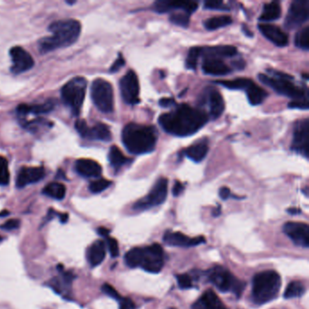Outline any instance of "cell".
I'll list each match as a JSON object with an SVG mask.
<instances>
[{
	"mask_svg": "<svg viewBox=\"0 0 309 309\" xmlns=\"http://www.w3.org/2000/svg\"><path fill=\"white\" fill-rule=\"evenodd\" d=\"M242 28H243V32L245 33V35H247L248 36H253V34L249 30V28H247L246 25H243V26H242Z\"/></svg>",
	"mask_w": 309,
	"mask_h": 309,
	"instance_id": "cell-56",
	"label": "cell"
},
{
	"mask_svg": "<svg viewBox=\"0 0 309 309\" xmlns=\"http://www.w3.org/2000/svg\"><path fill=\"white\" fill-rule=\"evenodd\" d=\"M91 97L95 106L102 113L114 111V90L111 83L103 78L95 79L91 86Z\"/></svg>",
	"mask_w": 309,
	"mask_h": 309,
	"instance_id": "cell-9",
	"label": "cell"
},
{
	"mask_svg": "<svg viewBox=\"0 0 309 309\" xmlns=\"http://www.w3.org/2000/svg\"><path fill=\"white\" fill-rule=\"evenodd\" d=\"M169 309H175V308H171V307H170V308H169Z\"/></svg>",
	"mask_w": 309,
	"mask_h": 309,
	"instance_id": "cell-60",
	"label": "cell"
},
{
	"mask_svg": "<svg viewBox=\"0 0 309 309\" xmlns=\"http://www.w3.org/2000/svg\"><path fill=\"white\" fill-rule=\"evenodd\" d=\"M106 242H107L108 250L110 251L112 257L116 258L119 256V245L118 241L115 238L107 237L106 238Z\"/></svg>",
	"mask_w": 309,
	"mask_h": 309,
	"instance_id": "cell-44",
	"label": "cell"
},
{
	"mask_svg": "<svg viewBox=\"0 0 309 309\" xmlns=\"http://www.w3.org/2000/svg\"><path fill=\"white\" fill-rule=\"evenodd\" d=\"M202 48H190L188 56H187L186 62H185V67L187 69L190 70H195L197 68V63H198V59L200 56H202Z\"/></svg>",
	"mask_w": 309,
	"mask_h": 309,
	"instance_id": "cell-38",
	"label": "cell"
},
{
	"mask_svg": "<svg viewBox=\"0 0 309 309\" xmlns=\"http://www.w3.org/2000/svg\"><path fill=\"white\" fill-rule=\"evenodd\" d=\"M159 104L163 108H171L176 105V103L173 98H162L159 101Z\"/></svg>",
	"mask_w": 309,
	"mask_h": 309,
	"instance_id": "cell-50",
	"label": "cell"
},
{
	"mask_svg": "<svg viewBox=\"0 0 309 309\" xmlns=\"http://www.w3.org/2000/svg\"><path fill=\"white\" fill-rule=\"evenodd\" d=\"M10 56L12 60L11 71L18 75L31 69L34 67V59L31 55L20 47H15L10 50Z\"/></svg>",
	"mask_w": 309,
	"mask_h": 309,
	"instance_id": "cell-15",
	"label": "cell"
},
{
	"mask_svg": "<svg viewBox=\"0 0 309 309\" xmlns=\"http://www.w3.org/2000/svg\"><path fill=\"white\" fill-rule=\"evenodd\" d=\"M252 83H253V81L249 78H237V79L216 82V83L228 88V89H230V90H245V91Z\"/></svg>",
	"mask_w": 309,
	"mask_h": 309,
	"instance_id": "cell-34",
	"label": "cell"
},
{
	"mask_svg": "<svg viewBox=\"0 0 309 309\" xmlns=\"http://www.w3.org/2000/svg\"><path fill=\"white\" fill-rule=\"evenodd\" d=\"M309 28L305 27L301 30L297 32L295 37V45L296 47L303 50L307 51L309 49Z\"/></svg>",
	"mask_w": 309,
	"mask_h": 309,
	"instance_id": "cell-37",
	"label": "cell"
},
{
	"mask_svg": "<svg viewBox=\"0 0 309 309\" xmlns=\"http://www.w3.org/2000/svg\"><path fill=\"white\" fill-rule=\"evenodd\" d=\"M280 16H281V7L278 2L273 1L264 5L263 11L259 16V21L271 22L278 19Z\"/></svg>",
	"mask_w": 309,
	"mask_h": 309,
	"instance_id": "cell-29",
	"label": "cell"
},
{
	"mask_svg": "<svg viewBox=\"0 0 309 309\" xmlns=\"http://www.w3.org/2000/svg\"><path fill=\"white\" fill-rule=\"evenodd\" d=\"M45 175L46 171L43 167H22L16 178V187L24 188L28 184L38 183Z\"/></svg>",
	"mask_w": 309,
	"mask_h": 309,
	"instance_id": "cell-19",
	"label": "cell"
},
{
	"mask_svg": "<svg viewBox=\"0 0 309 309\" xmlns=\"http://www.w3.org/2000/svg\"><path fill=\"white\" fill-rule=\"evenodd\" d=\"M205 9H211V10H220V11H229L230 8L224 4L222 1H206L204 3Z\"/></svg>",
	"mask_w": 309,
	"mask_h": 309,
	"instance_id": "cell-42",
	"label": "cell"
},
{
	"mask_svg": "<svg viewBox=\"0 0 309 309\" xmlns=\"http://www.w3.org/2000/svg\"><path fill=\"white\" fill-rule=\"evenodd\" d=\"M43 193L50 198L63 200L67 193V189L62 183H51L45 187Z\"/></svg>",
	"mask_w": 309,
	"mask_h": 309,
	"instance_id": "cell-33",
	"label": "cell"
},
{
	"mask_svg": "<svg viewBox=\"0 0 309 309\" xmlns=\"http://www.w3.org/2000/svg\"><path fill=\"white\" fill-rule=\"evenodd\" d=\"M283 230L288 237L298 246L309 247V227L302 222H286L283 226Z\"/></svg>",
	"mask_w": 309,
	"mask_h": 309,
	"instance_id": "cell-14",
	"label": "cell"
},
{
	"mask_svg": "<svg viewBox=\"0 0 309 309\" xmlns=\"http://www.w3.org/2000/svg\"><path fill=\"white\" fill-rule=\"evenodd\" d=\"M163 241L169 246L189 248V247L197 246L202 243H205L206 240L202 236L196 238H190L182 232L167 231L166 233L163 235Z\"/></svg>",
	"mask_w": 309,
	"mask_h": 309,
	"instance_id": "cell-18",
	"label": "cell"
},
{
	"mask_svg": "<svg viewBox=\"0 0 309 309\" xmlns=\"http://www.w3.org/2000/svg\"><path fill=\"white\" fill-rule=\"evenodd\" d=\"M208 278L222 292H231L239 297L245 290V282L239 280L229 270L220 266H216L208 272Z\"/></svg>",
	"mask_w": 309,
	"mask_h": 309,
	"instance_id": "cell-6",
	"label": "cell"
},
{
	"mask_svg": "<svg viewBox=\"0 0 309 309\" xmlns=\"http://www.w3.org/2000/svg\"><path fill=\"white\" fill-rule=\"evenodd\" d=\"M238 50L233 46H218L212 48H202V56H212L217 58L232 57L237 55Z\"/></svg>",
	"mask_w": 309,
	"mask_h": 309,
	"instance_id": "cell-27",
	"label": "cell"
},
{
	"mask_svg": "<svg viewBox=\"0 0 309 309\" xmlns=\"http://www.w3.org/2000/svg\"><path fill=\"white\" fill-rule=\"evenodd\" d=\"M191 309H227V307L218 295L213 290H209L191 305Z\"/></svg>",
	"mask_w": 309,
	"mask_h": 309,
	"instance_id": "cell-22",
	"label": "cell"
},
{
	"mask_svg": "<svg viewBox=\"0 0 309 309\" xmlns=\"http://www.w3.org/2000/svg\"><path fill=\"white\" fill-rule=\"evenodd\" d=\"M202 68L205 74L210 76H226L231 72V69L222 59L212 56H205Z\"/></svg>",
	"mask_w": 309,
	"mask_h": 309,
	"instance_id": "cell-21",
	"label": "cell"
},
{
	"mask_svg": "<svg viewBox=\"0 0 309 309\" xmlns=\"http://www.w3.org/2000/svg\"><path fill=\"white\" fill-rule=\"evenodd\" d=\"M198 8V3L194 1H167V0H159L153 4V9L156 12H170L171 10H182L183 12L188 14L195 12Z\"/></svg>",
	"mask_w": 309,
	"mask_h": 309,
	"instance_id": "cell-17",
	"label": "cell"
},
{
	"mask_svg": "<svg viewBox=\"0 0 309 309\" xmlns=\"http://www.w3.org/2000/svg\"><path fill=\"white\" fill-rule=\"evenodd\" d=\"M120 92L123 101L130 105L140 103V83L138 76L129 70L120 80Z\"/></svg>",
	"mask_w": 309,
	"mask_h": 309,
	"instance_id": "cell-11",
	"label": "cell"
},
{
	"mask_svg": "<svg viewBox=\"0 0 309 309\" xmlns=\"http://www.w3.org/2000/svg\"><path fill=\"white\" fill-rule=\"evenodd\" d=\"M87 82L83 77H75L63 85L61 96L63 103L71 109L74 115H79L85 97Z\"/></svg>",
	"mask_w": 309,
	"mask_h": 309,
	"instance_id": "cell-7",
	"label": "cell"
},
{
	"mask_svg": "<svg viewBox=\"0 0 309 309\" xmlns=\"http://www.w3.org/2000/svg\"><path fill=\"white\" fill-rule=\"evenodd\" d=\"M48 29L52 33L51 36L42 38L38 43L41 53L54 51L75 44L79 38L81 24L75 19L59 20L52 23Z\"/></svg>",
	"mask_w": 309,
	"mask_h": 309,
	"instance_id": "cell-2",
	"label": "cell"
},
{
	"mask_svg": "<svg viewBox=\"0 0 309 309\" xmlns=\"http://www.w3.org/2000/svg\"><path fill=\"white\" fill-rule=\"evenodd\" d=\"M108 160L112 167L115 170H119L121 167L131 162V159L127 158L117 146H112L108 153Z\"/></svg>",
	"mask_w": 309,
	"mask_h": 309,
	"instance_id": "cell-31",
	"label": "cell"
},
{
	"mask_svg": "<svg viewBox=\"0 0 309 309\" xmlns=\"http://www.w3.org/2000/svg\"><path fill=\"white\" fill-rule=\"evenodd\" d=\"M232 23V18L229 16H219L210 17L204 21V27L207 30H216L218 28H225Z\"/></svg>",
	"mask_w": 309,
	"mask_h": 309,
	"instance_id": "cell-35",
	"label": "cell"
},
{
	"mask_svg": "<svg viewBox=\"0 0 309 309\" xmlns=\"http://www.w3.org/2000/svg\"><path fill=\"white\" fill-rule=\"evenodd\" d=\"M102 291L105 295H107L109 297H113L115 299H117V300H120L122 298V297H120L119 293L117 292V290H115L113 285L107 284V283L103 284V286H102Z\"/></svg>",
	"mask_w": 309,
	"mask_h": 309,
	"instance_id": "cell-45",
	"label": "cell"
},
{
	"mask_svg": "<svg viewBox=\"0 0 309 309\" xmlns=\"http://www.w3.org/2000/svg\"><path fill=\"white\" fill-rule=\"evenodd\" d=\"M120 309H135V305L130 298L122 297L120 299Z\"/></svg>",
	"mask_w": 309,
	"mask_h": 309,
	"instance_id": "cell-49",
	"label": "cell"
},
{
	"mask_svg": "<svg viewBox=\"0 0 309 309\" xmlns=\"http://www.w3.org/2000/svg\"><path fill=\"white\" fill-rule=\"evenodd\" d=\"M168 195V180L159 179L146 197L141 198L134 205L135 210H143L152 207L159 206L166 201Z\"/></svg>",
	"mask_w": 309,
	"mask_h": 309,
	"instance_id": "cell-10",
	"label": "cell"
},
{
	"mask_svg": "<svg viewBox=\"0 0 309 309\" xmlns=\"http://www.w3.org/2000/svg\"><path fill=\"white\" fill-rule=\"evenodd\" d=\"M55 107V103L49 100L43 103H36V104H20L17 107V114L22 119L27 117V115H44L51 112Z\"/></svg>",
	"mask_w": 309,
	"mask_h": 309,
	"instance_id": "cell-24",
	"label": "cell"
},
{
	"mask_svg": "<svg viewBox=\"0 0 309 309\" xmlns=\"http://www.w3.org/2000/svg\"><path fill=\"white\" fill-rule=\"evenodd\" d=\"M1 240H2V238H1V237H0V241H1Z\"/></svg>",
	"mask_w": 309,
	"mask_h": 309,
	"instance_id": "cell-59",
	"label": "cell"
},
{
	"mask_svg": "<svg viewBox=\"0 0 309 309\" xmlns=\"http://www.w3.org/2000/svg\"><path fill=\"white\" fill-rule=\"evenodd\" d=\"M289 107L292 108V109L307 110L308 109V100H294L289 103Z\"/></svg>",
	"mask_w": 309,
	"mask_h": 309,
	"instance_id": "cell-46",
	"label": "cell"
},
{
	"mask_svg": "<svg viewBox=\"0 0 309 309\" xmlns=\"http://www.w3.org/2000/svg\"><path fill=\"white\" fill-rule=\"evenodd\" d=\"M305 292V286L300 281H292L285 289L284 297L290 299L302 297Z\"/></svg>",
	"mask_w": 309,
	"mask_h": 309,
	"instance_id": "cell-36",
	"label": "cell"
},
{
	"mask_svg": "<svg viewBox=\"0 0 309 309\" xmlns=\"http://www.w3.org/2000/svg\"><path fill=\"white\" fill-rule=\"evenodd\" d=\"M124 64H125V60L123 58V55H122V54H119L118 58L115 60V63L112 64L111 68H110V72H111V73H115V72L119 71L120 69L123 68Z\"/></svg>",
	"mask_w": 309,
	"mask_h": 309,
	"instance_id": "cell-48",
	"label": "cell"
},
{
	"mask_svg": "<svg viewBox=\"0 0 309 309\" xmlns=\"http://www.w3.org/2000/svg\"><path fill=\"white\" fill-rule=\"evenodd\" d=\"M220 213H222V209H220V206L218 205V208H217V209H215L214 211H213V213H212V214H213V216H214V217H218V216H219V215H220Z\"/></svg>",
	"mask_w": 309,
	"mask_h": 309,
	"instance_id": "cell-57",
	"label": "cell"
},
{
	"mask_svg": "<svg viewBox=\"0 0 309 309\" xmlns=\"http://www.w3.org/2000/svg\"><path fill=\"white\" fill-rule=\"evenodd\" d=\"M208 151H209L208 140L203 139L188 147L183 153L195 163H201L206 157Z\"/></svg>",
	"mask_w": 309,
	"mask_h": 309,
	"instance_id": "cell-25",
	"label": "cell"
},
{
	"mask_svg": "<svg viewBox=\"0 0 309 309\" xmlns=\"http://www.w3.org/2000/svg\"><path fill=\"white\" fill-rule=\"evenodd\" d=\"M86 139L98 140L102 142H110L112 134L109 127L104 123H98L88 128Z\"/></svg>",
	"mask_w": 309,
	"mask_h": 309,
	"instance_id": "cell-28",
	"label": "cell"
},
{
	"mask_svg": "<svg viewBox=\"0 0 309 309\" xmlns=\"http://www.w3.org/2000/svg\"><path fill=\"white\" fill-rule=\"evenodd\" d=\"M259 31L274 45L283 48L289 45V36L282 29L272 24L261 23L258 26Z\"/></svg>",
	"mask_w": 309,
	"mask_h": 309,
	"instance_id": "cell-20",
	"label": "cell"
},
{
	"mask_svg": "<svg viewBox=\"0 0 309 309\" xmlns=\"http://www.w3.org/2000/svg\"><path fill=\"white\" fill-rule=\"evenodd\" d=\"M178 285L182 290H188L192 288V278H190L188 274H181L177 277Z\"/></svg>",
	"mask_w": 309,
	"mask_h": 309,
	"instance_id": "cell-43",
	"label": "cell"
},
{
	"mask_svg": "<svg viewBox=\"0 0 309 309\" xmlns=\"http://www.w3.org/2000/svg\"><path fill=\"white\" fill-rule=\"evenodd\" d=\"M309 2L307 0H295L290 6L285 16L284 26L286 29L293 30L299 28L308 20Z\"/></svg>",
	"mask_w": 309,
	"mask_h": 309,
	"instance_id": "cell-12",
	"label": "cell"
},
{
	"mask_svg": "<svg viewBox=\"0 0 309 309\" xmlns=\"http://www.w3.org/2000/svg\"><path fill=\"white\" fill-rule=\"evenodd\" d=\"M98 233L101 235V236H103V237H105V238H107L109 237V234H110V230L106 229V228H103V227H101L98 229Z\"/></svg>",
	"mask_w": 309,
	"mask_h": 309,
	"instance_id": "cell-54",
	"label": "cell"
},
{
	"mask_svg": "<svg viewBox=\"0 0 309 309\" xmlns=\"http://www.w3.org/2000/svg\"><path fill=\"white\" fill-rule=\"evenodd\" d=\"M247 97L251 105H258L263 103V101L268 97V93L257 85L256 83H252L246 89Z\"/></svg>",
	"mask_w": 309,
	"mask_h": 309,
	"instance_id": "cell-30",
	"label": "cell"
},
{
	"mask_svg": "<svg viewBox=\"0 0 309 309\" xmlns=\"http://www.w3.org/2000/svg\"><path fill=\"white\" fill-rule=\"evenodd\" d=\"M288 211L290 212V214L292 215L298 214V213H300V212H301V210H299V209H296V208H291V209H289Z\"/></svg>",
	"mask_w": 309,
	"mask_h": 309,
	"instance_id": "cell-55",
	"label": "cell"
},
{
	"mask_svg": "<svg viewBox=\"0 0 309 309\" xmlns=\"http://www.w3.org/2000/svg\"><path fill=\"white\" fill-rule=\"evenodd\" d=\"M76 170L78 174L85 178H95L102 173V167L91 159H79L76 161Z\"/></svg>",
	"mask_w": 309,
	"mask_h": 309,
	"instance_id": "cell-23",
	"label": "cell"
},
{
	"mask_svg": "<svg viewBox=\"0 0 309 309\" xmlns=\"http://www.w3.org/2000/svg\"><path fill=\"white\" fill-rule=\"evenodd\" d=\"M111 185V181H108L105 179H98V180H95V181L90 183L89 190L93 193H100L103 190H106Z\"/></svg>",
	"mask_w": 309,
	"mask_h": 309,
	"instance_id": "cell-40",
	"label": "cell"
},
{
	"mask_svg": "<svg viewBox=\"0 0 309 309\" xmlns=\"http://www.w3.org/2000/svg\"><path fill=\"white\" fill-rule=\"evenodd\" d=\"M124 261L130 268H142L150 273H159L164 266V253L159 244L145 248H135L124 256Z\"/></svg>",
	"mask_w": 309,
	"mask_h": 309,
	"instance_id": "cell-4",
	"label": "cell"
},
{
	"mask_svg": "<svg viewBox=\"0 0 309 309\" xmlns=\"http://www.w3.org/2000/svg\"><path fill=\"white\" fill-rule=\"evenodd\" d=\"M218 195H219L220 198L226 201V200H228L230 197V190L228 187H222V188L219 189Z\"/></svg>",
	"mask_w": 309,
	"mask_h": 309,
	"instance_id": "cell-52",
	"label": "cell"
},
{
	"mask_svg": "<svg viewBox=\"0 0 309 309\" xmlns=\"http://www.w3.org/2000/svg\"><path fill=\"white\" fill-rule=\"evenodd\" d=\"M281 288V278L273 270L255 275L252 282V299L257 305H264L278 297Z\"/></svg>",
	"mask_w": 309,
	"mask_h": 309,
	"instance_id": "cell-5",
	"label": "cell"
},
{
	"mask_svg": "<svg viewBox=\"0 0 309 309\" xmlns=\"http://www.w3.org/2000/svg\"><path fill=\"white\" fill-rule=\"evenodd\" d=\"M258 77L261 83L272 88L279 95H285L295 100H308L307 88L298 87L291 82V80L271 77L264 74H259Z\"/></svg>",
	"mask_w": 309,
	"mask_h": 309,
	"instance_id": "cell-8",
	"label": "cell"
},
{
	"mask_svg": "<svg viewBox=\"0 0 309 309\" xmlns=\"http://www.w3.org/2000/svg\"><path fill=\"white\" fill-rule=\"evenodd\" d=\"M9 183V170L7 159L0 156V185H8Z\"/></svg>",
	"mask_w": 309,
	"mask_h": 309,
	"instance_id": "cell-41",
	"label": "cell"
},
{
	"mask_svg": "<svg viewBox=\"0 0 309 309\" xmlns=\"http://www.w3.org/2000/svg\"><path fill=\"white\" fill-rule=\"evenodd\" d=\"M8 214H9V212H8V211H3V212H1V213H0V216L4 217V216H7Z\"/></svg>",
	"mask_w": 309,
	"mask_h": 309,
	"instance_id": "cell-58",
	"label": "cell"
},
{
	"mask_svg": "<svg viewBox=\"0 0 309 309\" xmlns=\"http://www.w3.org/2000/svg\"><path fill=\"white\" fill-rule=\"evenodd\" d=\"M308 119L298 121L294 127L292 150L308 158L307 145H308Z\"/></svg>",
	"mask_w": 309,
	"mask_h": 309,
	"instance_id": "cell-13",
	"label": "cell"
},
{
	"mask_svg": "<svg viewBox=\"0 0 309 309\" xmlns=\"http://www.w3.org/2000/svg\"><path fill=\"white\" fill-rule=\"evenodd\" d=\"M183 190H184V185L181 182L176 181L174 185H173V188H172V194H173V196L177 197L179 195L182 194Z\"/></svg>",
	"mask_w": 309,
	"mask_h": 309,
	"instance_id": "cell-51",
	"label": "cell"
},
{
	"mask_svg": "<svg viewBox=\"0 0 309 309\" xmlns=\"http://www.w3.org/2000/svg\"><path fill=\"white\" fill-rule=\"evenodd\" d=\"M73 279H74V277L71 273L63 272L61 277L54 278L52 280V288L56 290L57 293L61 294L63 292L68 293V290L71 286Z\"/></svg>",
	"mask_w": 309,
	"mask_h": 309,
	"instance_id": "cell-32",
	"label": "cell"
},
{
	"mask_svg": "<svg viewBox=\"0 0 309 309\" xmlns=\"http://www.w3.org/2000/svg\"><path fill=\"white\" fill-rule=\"evenodd\" d=\"M190 16L186 12L173 13L170 16V21L172 24L186 28L190 24Z\"/></svg>",
	"mask_w": 309,
	"mask_h": 309,
	"instance_id": "cell-39",
	"label": "cell"
},
{
	"mask_svg": "<svg viewBox=\"0 0 309 309\" xmlns=\"http://www.w3.org/2000/svg\"><path fill=\"white\" fill-rule=\"evenodd\" d=\"M208 120L209 117L205 112L183 103L173 111L160 115L158 122L160 126L168 134L185 137L196 134L206 124Z\"/></svg>",
	"mask_w": 309,
	"mask_h": 309,
	"instance_id": "cell-1",
	"label": "cell"
},
{
	"mask_svg": "<svg viewBox=\"0 0 309 309\" xmlns=\"http://www.w3.org/2000/svg\"><path fill=\"white\" fill-rule=\"evenodd\" d=\"M157 139L156 129L151 125L128 123L122 131L123 145L133 154H145L153 151Z\"/></svg>",
	"mask_w": 309,
	"mask_h": 309,
	"instance_id": "cell-3",
	"label": "cell"
},
{
	"mask_svg": "<svg viewBox=\"0 0 309 309\" xmlns=\"http://www.w3.org/2000/svg\"><path fill=\"white\" fill-rule=\"evenodd\" d=\"M232 67L238 69V70H242L245 68V62L242 59L236 60L232 62Z\"/></svg>",
	"mask_w": 309,
	"mask_h": 309,
	"instance_id": "cell-53",
	"label": "cell"
},
{
	"mask_svg": "<svg viewBox=\"0 0 309 309\" xmlns=\"http://www.w3.org/2000/svg\"><path fill=\"white\" fill-rule=\"evenodd\" d=\"M106 255L105 244L102 240H96L88 248L87 260L91 267L99 266Z\"/></svg>",
	"mask_w": 309,
	"mask_h": 309,
	"instance_id": "cell-26",
	"label": "cell"
},
{
	"mask_svg": "<svg viewBox=\"0 0 309 309\" xmlns=\"http://www.w3.org/2000/svg\"><path fill=\"white\" fill-rule=\"evenodd\" d=\"M20 226V220L19 219H15V218H13V219H9L8 222L4 223L3 225H1L0 228L1 229H3V230H16V229H18Z\"/></svg>",
	"mask_w": 309,
	"mask_h": 309,
	"instance_id": "cell-47",
	"label": "cell"
},
{
	"mask_svg": "<svg viewBox=\"0 0 309 309\" xmlns=\"http://www.w3.org/2000/svg\"><path fill=\"white\" fill-rule=\"evenodd\" d=\"M202 96V103L209 104L210 117L213 120L218 119L225 109V103L220 93L215 88H207L205 94Z\"/></svg>",
	"mask_w": 309,
	"mask_h": 309,
	"instance_id": "cell-16",
	"label": "cell"
}]
</instances>
